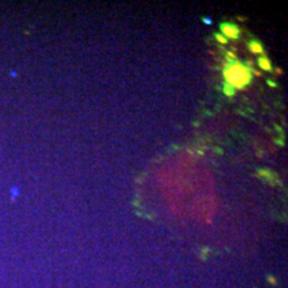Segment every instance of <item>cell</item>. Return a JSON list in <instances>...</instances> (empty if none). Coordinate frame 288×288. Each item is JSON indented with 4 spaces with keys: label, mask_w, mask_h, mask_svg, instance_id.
<instances>
[{
    "label": "cell",
    "mask_w": 288,
    "mask_h": 288,
    "mask_svg": "<svg viewBox=\"0 0 288 288\" xmlns=\"http://www.w3.org/2000/svg\"><path fill=\"white\" fill-rule=\"evenodd\" d=\"M226 83L232 85L235 90H243L252 80V72L248 67L238 60H228L223 71Z\"/></svg>",
    "instance_id": "obj_1"
},
{
    "label": "cell",
    "mask_w": 288,
    "mask_h": 288,
    "mask_svg": "<svg viewBox=\"0 0 288 288\" xmlns=\"http://www.w3.org/2000/svg\"><path fill=\"white\" fill-rule=\"evenodd\" d=\"M220 30L226 39H238L240 35V28L235 24H230V23L220 24Z\"/></svg>",
    "instance_id": "obj_2"
},
{
    "label": "cell",
    "mask_w": 288,
    "mask_h": 288,
    "mask_svg": "<svg viewBox=\"0 0 288 288\" xmlns=\"http://www.w3.org/2000/svg\"><path fill=\"white\" fill-rule=\"evenodd\" d=\"M259 67L261 68V70L264 71H272V64H271L269 59L267 58V56H261V58H259Z\"/></svg>",
    "instance_id": "obj_3"
},
{
    "label": "cell",
    "mask_w": 288,
    "mask_h": 288,
    "mask_svg": "<svg viewBox=\"0 0 288 288\" xmlns=\"http://www.w3.org/2000/svg\"><path fill=\"white\" fill-rule=\"evenodd\" d=\"M250 50H251V52H253V53H263L264 48H263V45H261L259 41L251 40L250 41Z\"/></svg>",
    "instance_id": "obj_4"
},
{
    "label": "cell",
    "mask_w": 288,
    "mask_h": 288,
    "mask_svg": "<svg viewBox=\"0 0 288 288\" xmlns=\"http://www.w3.org/2000/svg\"><path fill=\"white\" fill-rule=\"evenodd\" d=\"M223 90H224V93H226L227 96H233V95H235V91H236L235 88L232 87V85L227 84V83L224 84V88H223Z\"/></svg>",
    "instance_id": "obj_5"
},
{
    "label": "cell",
    "mask_w": 288,
    "mask_h": 288,
    "mask_svg": "<svg viewBox=\"0 0 288 288\" xmlns=\"http://www.w3.org/2000/svg\"><path fill=\"white\" fill-rule=\"evenodd\" d=\"M215 38H216V40H218L219 43H221V44H226V43L228 41V39L224 38V36L221 35V33H216V35H215Z\"/></svg>",
    "instance_id": "obj_6"
}]
</instances>
